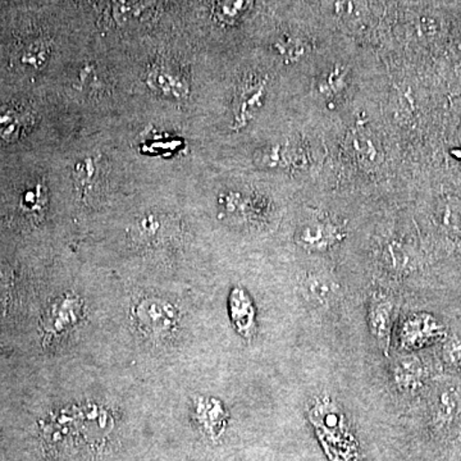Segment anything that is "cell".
<instances>
[{"label":"cell","mask_w":461,"mask_h":461,"mask_svg":"<svg viewBox=\"0 0 461 461\" xmlns=\"http://www.w3.org/2000/svg\"><path fill=\"white\" fill-rule=\"evenodd\" d=\"M135 316L141 330L151 336H166L176 325V313L171 305L155 299L141 300Z\"/></svg>","instance_id":"2"},{"label":"cell","mask_w":461,"mask_h":461,"mask_svg":"<svg viewBox=\"0 0 461 461\" xmlns=\"http://www.w3.org/2000/svg\"><path fill=\"white\" fill-rule=\"evenodd\" d=\"M342 236V234L336 226L330 223L310 222L304 226L299 239L307 248L323 251L336 243Z\"/></svg>","instance_id":"9"},{"label":"cell","mask_w":461,"mask_h":461,"mask_svg":"<svg viewBox=\"0 0 461 461\" xmlns=\"http://www.w3.org/2000/svg\"><path fill=\"white\" fill-rule=\"evenodd\" d=\"M393 302L382 291L373 293L368 308L369 330L384 355H389L391 342Z\"/></svg>","instance_id":"3"},{"label":"cell","mask_w":461,"mask_h":461,"mask_svg":"<svg viewBox=\"0 0 461 461\" xmlns=\"http://www.w3.org/2000/svg\"><path fill=\"white\" fill-rule=\"evenodd\" d=\"M445 337V327L428 313H414L401 323L399 342L404 350H418Z\"/></svg>","instance_id":"1"},{"label":"cell","mask_w":461,"mask_h":461,"mask_svg":"<svg viewBox=\"0 0 461 461\" xmlns=\"http://www.w3.org/2000/svg\"><path fill=\"white\" fill-rule=\"evenodd\" d=\"M231 321L235 330L239 332L243 339H251L255 333V308L249 293L243 287L237 286L232 289L230 293Z\"/></svg>","instance_id":"5"},{"label":"cell","mask_w":461,"mask_h":461,"mask_svg":"<svg viewBox=\"0 0 461 461\" xmlns=\"http://www.w3.org/2000/svg\"><path fill=\"white\" fill-rule=\"evenodd\" d=\"M51 46L46 41H35L23 52L21 61L31 69L39 70L49 60Z\"/></svg>","instance_id":"12"},{"label":"cell","mask_w":461,"mask_h":461,"mask_svg":"<svg viewBox=\"0 0 461 461\" xmlns=\"http://www.w3.org/2000/svg\"><path fill=\"white\" fill-rule=\"evenodd\" d=\"M392 378L401 392L416 391L424 381V366L416 355H405L393 364Z\"/></svg>","instance_id":"7"},{"label":"cell","mask_w":461,"mask_h":461,"mask_svg":"<svg viewBox=\"0 0 461 461\" xmlns=\"http://www.w3.org/2000/svg\"><path fill=\"white\" fill-rule=\"evenodd\" d=\"M443 359L448 361L450 366L461 368V339L451 337L443 345Z\"/></svg>","instance_id":"15"},{"label":"cell","mask_w":461,"mask_h":461,"mask_svg":"<svg viewBox=\"0 0 461 461\" xmlns=\"http://www.w3.org/2000/svg\"><path fill=\"white\" fill-rule=\"evenodd\" d=\"M46 195L43 185L39 184L34 190L28 191L21 201V210L26 213H39L45 205Z\"/></svg>","instance_id":"13"},{"label":"cell","mask_w":461,"mask_h":461,"mask_svg":"<svg viewBox=\"0 0 461 461\" xmlns=\"http://www.w3.org/2000/svg\"><path fill=\"white\" fill-rule=\"evenodd\" d=\"M30 123L28 111L5 104L0 107V139L14 143L20 139L22 132Z\"/></svg>","instance_id":"10"},{"label":"cell","mask_w":461,"mask_h":461,"mask_svg":"<svg viewBox=\"0 0 461 461\" xmlns=\"http://www.w3.org/2000/svg\"><path fill=\"white\" fill-rule=\"evenodd\" d=\"M251 0H221L219 3V13L223 19L232 20L239 17L248 10Z\"/></svg>","instance_id":"14"},{"label":"cell","mask_w":461,"mask_h":461,"mask_svg":"<svg viewBox=\"0 0 461 461\" xmlns=\"http://www.w3.org/2000/svg\"><path fill=\"white\" fill-rule=\"evenodd\" d=\"M300 287L305 299L316 307L328 308L339 298V286L321 273L305 276Z\"/></svg>","instance_id":"6"},{"label":"cell","mask_w":461,"mask_h":461,"mask_svg":"<svg viewBox=\"0 0 461 461\" xmlns=\"http://www.w3.org/2000/svg\"><path fill=\"white\" fill-rule=\"evenodd\" d=\"M148 84L155 93L172 99H185L189 94V85L175 70L166 66L154 67L149 72Z\"/></svg>","instance_id":"8"},{"label":"cell","mask_w":461,"mask_h":461,"mask_svg":"<svg viewBox=\"0 0 461 461\" xmlns=\"http://www.w3.org/2000/svg\"><path fill=\"white\" fill-rule=\"evenodd\" d=\"M266 81L251 78L243 82L234 102V128L240 130L254 119L263 101Z\"/></svg>","instance_id":"4"},{"label":"cell","mask_w":461,"mask_h":461,"mask_svg":"<svg viewBox=\"0 0 461 461\" xmlns=\"http://www.w3.org/2000/svg\"><path fill=\"white\" fill-rule=\"evenodd\" d=\"M196 409L205 430L213 436L221 433L223 425L226 424V410L221 402L217 399H199Z\"/></svg>","instance_id":"11"}]
</instances>
